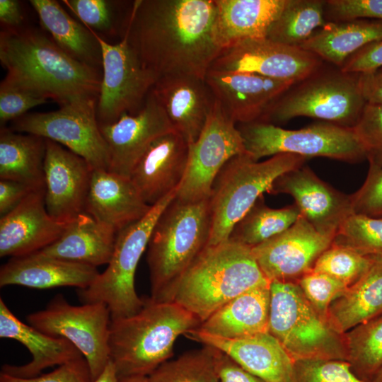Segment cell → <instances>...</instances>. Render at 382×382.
I'll use <instances>...</instances> for the list:
<instances>
[{
    "label": "cell",
    "instance_id": "44",
    "mask_svg": "<svg viewBox=\"0 0 382 382\" xmlns=\"http://www.w3.org/2000/svg\"><path fill=\"white\" fill-rule=\"evenodd\" d=\"M369 163H382V104L366 103L353 127Z\"/></svg>",
    "mask_w": 382,
    "mask_h": 382
},
{
    "label": "cell",
    "instance_id": "6",
    "mask_svg": "<svg viewBox=\"0 0 382 382\" xmlns=\"http://www.w3.org/2000/svg\"><path fill=\"white\" fill-rule=\"evenodd\" d=\"M308 158L279 154L264 161L248 154L231 158L216 177L209 196L212 229L207 246L228 240L235 224L248 212L274 181L283 173L305 165Z\"/></svg>",
    "mask_w": 382,
    "mask_h": 382
},
{
    "label": "cell",
    "instance_id": "41",
    "mask_svg": "<svg viewBox=\"0 0 382 382\" xmlns=\"http://www.w3.org/2000/svg\"><path fill=\"white\" fill-rule=\"evenodd\" d=\"M291 382H368L357 377L345 360L301 359L294 361Z\"/></svg>",
    "mask_w": 382,
    "mask_h": 382
},
{
    "label": "cell",
    "instance_id": "26",
    "mask_svg": "<svg viewBox=\"0 0 382 382\" xmlns=\"http://www.w3.org/2000/svg\"><path fill=\"white\" fill-rule=\"evenodd\" d=\"M129 178L94 169L85 212L117 233L151 210Z\"/></svg>",
    "mask_w": 382,
    "mask_h": 382
},
{
    "label": "cell",
    "instance_id": "15",
    "mask_svg": "<svg viewBox=\"0 0 382 382\" xmlns=\"http://www.w3.org/2000/svg\"><path fill=\"white\" fill-rule=\"evenodd\" d=\"M323 60L299 47L269 39H248L224 50L209 70L241 71L298 83L319 69Z\"/></svg>",
    "mask_w": 382,
    "mask_h": 382
},
{
    "label": "cell",
    "instance_id": "38",
    "mask_svg": "<svg viewBox=\"0 0 382 382\" xmlns=\"http://www.w3.org/2000/svg\"><path fill=\"white\" fill-rule=\"evenodd\" d=\"M147 377L149 382H218L215 348L204 345L187 352L166 361Z\"/></svg>",
    "mask_w": 382,
    "mask_h": 382
},
{
    "label": "cell",
    "instance_id": "22",
    "mask_svg": "<svg viewBox=\"0 0 382 382\" xmlns=\"http://www.w3.org/2000/svg\"><path fill=\"white\" fill-rule=\"evenodd\" d=\"M175 131L188 144L201 134L216 102L205 79L185 74L158 78L151 90Z\"/></svg>",
    "mask_w": 382,
    "mask_h": 382
},
{
    "label": "cell",
    "instance_id": "48",
    "mask_svg": "<svg viewBox=\"0 0 382 382\" xmlns=\"http://www.w3.org/2000/svg\"><path fill=\"white\" fill-rule=\"evenodd\" d=\"M0 382H92L89 366L83 357L58 366L47 374L20 378L0 373Z\"/></svg>",
    "mask_w": 382,
    "mask_h": 382
},
{
    "label": "cell",
    "instance_id": "52",
    "mask_svg": "<svg viewBox=\"0 0 382 382\" xmlns=\"http://www.w3.org/2000/svg\"><path fill=\"white\" fill-rule=\"evenodd\" d=\"M358 82L366 103L382 104V67L370 72L358 74Z\"/></svg>",
    "mask_w": 382,
    "mask_h": 382
},
{
    "label": "cell",
    "instance_id": "28",
    "mask_svg": "<svg viewBox=\"0 0 382 382\" xmlns=\"http://www.w3.org/2000/svg\"><path fill=\"white\" fill-rule=\"evenodd\" d=\"M117 233L84 212L67 224L56 241L35 253L97 267L110 262Z\"/></svg>",
    "mask_w": 382,
    "mask_h": 382
},
{
    "label": "cell",
    "instance_id": "34",
    "mask_svg": "<svg viewBox=\"0 0 382 382\" xmlns=\"http://www.w3.org/2000/svg\"><path fill=\"white\" fill-rule=\"evenodd\" d=\"M46 139L1 127L0 130V180L45 187Z\"/></svg>",
    "mask_w": 382,
    "mask_h": 382
},
{
    "label": "cell",
    "instance_id": "47",
    "mask_svg": "<svg viewBox=\"0 0 382 382\" xmlns=\"http://www.w3.org/2000/svg\"><path fill=\"white\" fill-rule=\"evenodd\" d=\"M327 22L356 19L382 21V0H328L325 1Z\"/></svg>",
    "mask_w": 382,
    "mask_h": 382
},
{
    "label": "cell",
    "instance_id": "56",
    "mask_svg": "<svg viewBox=\"0 0 382 382\" xmlns=\"http://www.w3.org/2000/svg\"><path fill=\"white\" fill-rule=\"evenodd\" d=\"M369 382H382V369L377 373L374 378Z\"/></svg>",
    "mask_w": 382,
    "mask_h": 382
},
{
    "label": "cell",
    "instance_id": "39",
    "mask_svg": "<svg viewBox=\"0 0 382 382\" xmlns=\"http://www.w3.org/2000/svg\"><path fill=\"white\" fill-rule=\"evenodd\" d=\"M332 243L382 262V219L353 214L341 225Z\"/></svg>",
    "mask_w": 382,
    "mask_h": 382
},
{
    "label": "cell",
    "instance_id": "14",
    "mask_svg": "<svg viewBox=\"0 0 382 382\" xmlns=\"http://www.w3.org/2000/svg\"><path fill=\"white\" fill-rule=\"evenodd\" d=\"M243 153V140L236 123L216 100L201 134L188 144L187 169L175 197L185 202L209 198L221 169L231 158Z\"/></svg>",
    "mask_w": 382,
    "mask_h": 382
},
{
    "label": "cell",
    "instance_id": "18",
    "mask_svg": "<svg viewBox=\"0 0 382 382\" xmlns=\"http://www.w3.org/2000/svg\"><path fill=\"white\" fill-rule=\"evenodd\" d=\"M100 129L109 149V171L127 178L157 138L175 131L152 91L137 113L124 114Z\"/></svg>",
    "mask_w": 382,
    "mask_h": 382
},
{
    "label": "cell",
    "instance_id": "10",
    "mask_svg": "<svg viewBox=\"0 0 382 382\" xmlns=\"http://www.w3.org/2000/svg\"><path fill=\"white\" fill-rule=\"evenodd\" d=\"M237 127L245 153L255 161L279 154L307 158L325 157L351 163L367 159L365 148L350 127L324 122L291 130L260 121L239 124Z\"/></svg>",
    "mask_w": 382,
    "mask_h": 382
},
{
    "label": "cell",
    "instance_id": "29",
    "mask_svg": "<svg viewBox=\"0 0 382 382\" xmlns=\"http://www.w3.org/2000/svg\"><path fill=\"white\" fill-rule=\"evenodd\" d=\"M216 41L222 49L248 39L266 38L286 0H214Z\"/></svg>",
    "mask_w": 382,
    "mask_h": 382
},
{
    "label": "cell",
    "instance_id": "8",
    "mask_svg": "<svg viewBox=\"0 0 382 382\" xmlns=\"http://www.w3.org/2000/svg\"><path fill=\"white\" fill-rule=\"evenodd\" d=\"M366 102L358 74L321 67L282 95L259 120L282 124L297 117H308L353 128Z\"/></svg>",
    "mask_w": 382,
    "mask_h": 382
},
{
    "label": "cell",
    "instance_id": "32",
    "mask_svg": "<svg viewBox=\"0 0 382 382\" xmlns=\"http://www.w3.org/2000/svg\"><path fill=\"white\" fill-rule=\"evenodd\" d=\"M40 24L53 41L67 54L88 66L99 69L102 52L95 31L84 27L55 0H30Z\"/></svg>",
    "mask_w": 382,
    "mask_h": 382
},
{
    "label": "cell",
    "instance_id": "51",
    "mask_svg": "<svg viewBox=\"0 0 382 382\" xmlns=\"http://www.w3.org/2000/svg\"><path fill=\"white\" fill-rule=\"evenodd\" d=\"M34 190L36 189L23 183L0 180L1 216L16 208Z\"/></svg>",
    "mask_w": 382,
    "mask_h": 382
},
{
    "label": "cell",
    "instance_id": "24",
    "mask_svg": "<svg viewBox=\"0 0 382 382\" xmlns=\"http://www.w3.org/2000/svg\"><path fill=\"white\" fill-rule=\"evenodd\" d=\"M185 335L222 351L265 382L292 381L294 361L269 332L227 339L203 332L197 328Z\"/></svg>",
    "mask_w": 382,
    "mask_h": 382
},
{
    "label": "cell",
    "instance_id": "36",
    "mask_svg": "<svg viewBox=\"0 0 382 382\" xmlns=\"http://www.w3.org/2000/svg\"><path fill=\"white\" fill-rule=\"evenodd\" d=\"M325 1L286 0L270 26L267 38L281 44L299 47L327 23Z\"/></svg>",
    "mask_w": 382,
    "mask_h": 382
},
{
    "label": "cell",
    "instance_id": "31",
    "mask_svg": "<svg viewBox=\"0 0 382 382\" xmlns=\"http://www.w3.org/2000/svg\"><path fill=\"white\" fill-rule=\"evenodd\" d=\"M382 39V21L356 19L327 22L299 47L340 69L365 45Z\"/></svg>",
    "mask_w": 382,
    "mask_h": 382
},
{
    "label": "cell",
    "instance_id": "49",
    "mask_svg": "<svg viewBox=\"0 0 382 382\" xmlns=\"http://www.w3.org/2000/svg\"><path fill=\"white\" fill-rule=\"evenodd\" d=\"M382 67V39L372 42L351 55L340 69L349 74H362Z\"/></svg>",
    "mask_w": 382,
    "mask_h": 382
},
{
    "label": "cell",
    "instance_id": "33",
    "mask_svg": "<svg viewBox=\"0 0 382 382\" xmlns=\"http://www.w3.org/2000/svg\"><path fill=\"white\" fill-rule=\"evenodd\" d=\"M382 313V262H377L330 305L328 320L339 333Z\"/></svg>",
    "mask_w": 382,
    "mask_h": 382
},
{
    "label": "cell",
    "instance_id": "46",
    "mask_svg": "<svg viewBox=\"0 0 382 382\" xmlns=\"http://www.w3.org/2000/svg\"><path fill=\"white\" fill-rule=\"evenodd\" d=\"M64 2L91 30L115 33V13L112 1L106 0H65Z\"/></svg>",
    "mask_w": 382,
    "mask_h": 382
},
{
    "label": "cell",
    "instance_id": "40",
    "mask_svg": "<svg viewBox=\"0 0 382 382\" xmlns=\"http://www.w3.org/2000/svg\"><path fill=\"white\" fill-rule=\"evenodd\" d=\"M376 262L351 248L332 243L318 258L312 270L326 274L348 287Z\"/></svg>",
    "mask_w": 382,
    "mask_h": 382
},
{
    "label": "cell",
    "instance_id": "53",
    "mask_svg": "<svg viewBox=\"0 0 382 382\" xmlns=\"http://www.w3.org/2000/svg\"><path fill=\"white\" fill-rule=\"evenodd\" d=\"M23 21V13L18 1L0 0V21L4 29L21 28Z\"/></svg>",
    "mask_w": 382,
    "mask_h": 382
},
{
    "label": "cell",
    "instance_id": "3",
    "mask_svg": "<svg viewBox=\"0 0 382 382\" xmlns=\"http://www.w3.org/2000/svg\"><path fill=\"white\" fill-rule=\"evenodd\" d=\"M200 325L194 314L177 303L150 297L137 313L111 320L110 359L118 377L148 376L171 357L180 335Z\"/></svg>",
    "mask_w": 382,
    "mask_h": 382
},
{
    "label": "cell",
    "instance_id": "19",
    "mask_svg": "<svg viewBox=\"0 0 382 382\" xmlns=\"http://www.w3.org/2000/svg\"><path fill=\"white\" fill-rule=\"evenodd\" d=\"M93 170L83 158L46 139L45 202L54 220L68 224L85 212Z\"/></svg>",
    "mask_w": 382,
    "mask_h": 382
},
{
    "label": "cell",
    "instance_id": "12",
    "mask_svg": "<svg viewBox=\"0 0 382 382\" xmlns=\"http://www.w3.org/2000/svg\"><path fill=\"white\" fill-rule=\"evenodd\" d=\"M27 320L29 325L45 334L71 342L86 359L92 382L110 359L111 315L103 303L74 306L58 294L45 309L29 314Z\"/></svg>",
    "mask_w": 382,
    "mask_h": 382
},
{
    "label": "cell",
    "instance_id": "9",
    "mask_svg": "<svg viewBox=\"0 0 382 382\" xmlns=\"http://www.w3.org/2000/svg\"><path fill=\"white\" fill-rule=\"evenodd\" d=\"M174 190L157 204L141 219L117 233L111 259L86 289H79L83 303L100 302L110 310L111 320L137 313L144 304L136 291L134 277L139 260L148 246L154 224L166 207L175 197Z\"/></svg>",
    "mask_w": 382,
    "mask_h": 382
},
{
    "label": "cell",
    "instance_id": "25",
    "mask_svg": "<svg viewBox=\"0 0 382 382\" xmlns=\"http://www.w3.org/2000/svg\"><path fill=\"white\" fill-rule=\"evenodd\" d=\"M0 337L17 340L32 355L31 361L27 364L1 366V373L13 376L33 378L48 367L60 366L83 357L66 339L49 335L18 320L2 298H0Z\"/></svg>",
    "mask_w": 382,
    "mask_h": 382
},
{
    "label": "cell",
    "instance_id": "42",
    "mask_svg": "<svg viewBox=\"0 0 382 382\" xmlns=\"http://www.w3.org/2000/svg\"><path fill=\"white\" fill-rule=\"evenodd\" d=\"M297 283L311 306L328 321L331 303L347 288L335 278L313 270L301 277Z\"/></svg>",
    "mask_w": 382,
    "mask_h": 382
},
{
    "label": "cell",
    "instance_id": "45",
    "mask_svg": "<svg viewBox=\"0 0 382 382\" xmlns=\"http://www.w3.org/2000/svg\"><path fill=\"white\" fill-rule=\"evenodd\" d=\"M350 198L353 214L382 219V163H369L365 181Z\"/></svg>",
    "mask_w": 382,
    "mask_h": 382
},
{
    "label": "cell",
    "instance_id": "17",
    "mask_svg": "<svg viewBox=\"0 0 382 382\" xmlns=\"http://www.w3.org/2000/svg\"><path fill=\"white\" fill-rule=\"evenodd\" d=\"M267 193L291 196L301 215L317 231L332 238L353 214L350 195L344 194L321 180L306 165L279 176Z\"/></svg>",
    "mask_w": 382,
    "mask_h": 382
},
{
    "label": "cell",
    "instance_id": "7",
    "mask_svg": "<svg viewBox=\"0 0 382 382\" xmlns=\"http://www.w3.org/2000/svg\"><path fill=\"white\" fill-rule=\"evenodd\" d=\"M268 332L294 361H347L343 334L316 311L297 282H270Z\"/></svg>",
    "mask_w": 382,
    "mask_h": 382
},
{
    "label": "cell",
    "instance_id": "35",
    "mask_svg": "<svg viewBox=\"0 0 382 382\" xmlns=\"http://www.w3.org/2000/svg\"><path fill=\"white\" fill-rule=\"evenodd\" d=\"M300 216L295 204L272 209L262 195L235 224L228 240L252 248L285 231Z\"/></svg>",
    "mask_w": 382,
    "mask_h": 382
},
{
    "label": "cell",
    "instance_id": "27",
    "mask_svg": "<svg viewBox=\"0 0 382 382\" xmlns=\"http://www.w3.org/2000/svg\"><path fill=\"white\" fill-rule=\"evenodd\" d=\"M97 267L33 253L11 257L0 269V286L19 285L32 289L59 286L88 288L99 274Z\"/></svg>",
    "mask_w": 382,
    "mask_h": 382
},
{
    "label": "cell",
    "instance_id": "55",
    "mask_svg": "<svg viewBox=\"0 0 382 382\" xmlns=\"http://www.w3.org/2000/svg\"><path fill=\"white\" fill-rule=\"evenodd\" d=\"M119 382H149L145 376H129L119 378Z\"/></svg>",
    "mask_w": 382,
    "mask_h": 382
},
{
    "label": "cell",
    "instance_id": "1",
    "mask_svg": "<svg viewBox=\"0 0 382 382\" xmlns=\"http://www.w3.org/2000/svg\"><path fill=\"white\" fill-rule=\"evenodd\" d=\"M215 17L214 0H136L122 37L158 78L185 74L205 79L222 52Z\"/></svg>",
    "mask_w": 382,
    "mask_h": 382
},
{
    "label": "cell",
    "instance_id": "50",
    "mask_svg": "<svg viewBox=\"0 0 382 382\" xmlns=\"http://www.w3.org/2000/svg\"><path fill=\"white\" fill-rule=\"evenodd\" d=\"M215 361L218 382H265L216 348Z\"/></svg>",
    "mask_w": 382,
    "mask_h": 382
},
{
    "label": "cell",
    "instance_id": "30",
    "mask_svg": "<svg viewBox=\"0 0 382 382\" xmlns=\"http://www.w3.org/2000/svg\"><path fill=\"white\" fill-rule=\"evenodd\" d=\"M270 284L248 290L214 312L199 330L227 339L268 332Z\"/></svg>",
    "mask_w": 382,
    "mask_h": 382
},
{
    "label": "cell",
    "instance_id": "43",
    "mask_svg": "<svg viewBox=\"0 0 382 382\" xmlns=\"http://www.w3.org/2000/svg\"><path fill=\"white\" fill-rule=\"evenodd\" d=\"M48 98L33 90L4 79L0 84V122L13 121L34 108L47 102Z\"/></svg>",
    "mask_w": 382,
    "mask_h": 382
},
{
    "label": "cell",
    "instance_id": "11",
    "mask_svg": "<svg viewBox=\"0 0 382 382\" xmlns=\"http://www.w3.org/2000/svg\"><path fill=\"white\" fill-rule=\"evenodd\" d=\"M96 98H81L48 112L26 113L11 129L53 141L83 158L93 169L109 170L110 154L97 118Z\"/></svg>",
    "mask_w": 382,
    "mask_h": 382
},
{
    "label": "cell",
    "instance_id": "16",
    "mask_svg": "<svg viewBox=\"0 0 382 382\" xmlns=\"http://www.w3.org/2000/svg\"><path fill=\"white\" fill-rule=\"evenodd\" d=\"M334 238L317 231L301 215L285 231L252 248L260 270L271 282H297L311 272Z\"/></svg>",
    "mask_w": 382,
    "mask_h": 382
},
{
    "label": "cell",
    "instance_id": "37",
    "mask_svg": "<svg viewBox=\"0 0 382 382\" xmlns=\"http://www.w3.org/2000/svg\"><path fill=\"white\" fill-rule=\"evenodd\" d=\"M347 361L361 380L371 381L382 369V313L343 334Z\"/></svg>",
    "mask_w": 382,
    "mask_h": 382
},
{
    "label": "cell",
    "instance_id": "21",
    "mask_svg": "<svg viewBox=\"0 0 382 382\" xmlns=\"http://www.w3.org/2000/svg\"><path fill=\"white\" fill-rule=\"evenodd\" d=\"M45 187L33 190L0 219V256L17 257L35 253L56 241L67 224L47 213Z\"/></svg>",
    "mask_w": 382,
    "mask_h": 382
},
{
    "label": "cell",
    "instance_id": "13",
    "mask_svg": "<svg viewBox=\"0 0 382 382\" xmlns=\"http://www.w3.org/2000/svg\"><path fill=\"white\" fill-rule=\"evenodd\" d=\"M95 34L102 52L96 113L99 125L103 126L114 123L124 114L137 113L158 77L144 66L125 37L110 44Z\"/></svg>",
    "mask_w": 382,
    "mask_h": 382
},
{
    "label": "cell",
    "instance_id": "23",
    "mask_svg": "<svg viewBox=\"0 0 382 382\" xmlns=\"http://www.w3.org/2000/svg\"><path fill=\"white\" fill-rule=\"evenodd\" d=\"M188 144L177 131L157 138L135 165L130 180L149 206L180 187L187 166Z\"/></svg>",
    "mask_w": 382,
    "mask_h": 382
},
{
    "label": "cell",
    "instance_id": "54",
    "mask_svg": "<svg viewBox=\"0 0 382 382\" xmlns=\"http://www.w3.org/2000/svg\"><path fill=\"white\" fill-rule=\"evenodd\" d=\"M93 382H119L117 370L110 359L102 373Z\"/></svg>",
    "mask_w": 382,
    "mask_h": 382
},
{
    "label": "cell",
    "instance_id": "2",
    "mask_svg": "<svg viewBox=\"0 0 382 382\" xmlns=\"http://www.w3.org/2000/svg\"><path fill=\"white\" fill-rule=\"evenodd\" d=\"M0 61L5 79L37 91L62 105L81 98H98L102 74L64 52L34 28L4 29Z\"/></svg>",
    "mask_w": 382,
    "mask_h": 382
},
{
    "label": "cell",
    "instance_id": "5",
    "mask_svg": "<svg viewBox=\"0 0 382 382\" xmlns=\"http://www.w3.org/2000/svg\"><path fill=\"white\" fill-rule=\"evenodd\" d=\"M212 229L209 199L185 202L175 197L154 226L147 246L150 298L170 301L181 275L207 247Z\"/></svg>",
    "mask_w": 382,
    "mask_h": 382
},
{
    "label": "cell",
    "instance_id": "4",
    "mask_svg": "<svg viewBox=\"0 0 382 382\" xmlns=\"http://www.w3.org/2000/svg\"><path fill=\"white\" fill-rule=\"evenodd\" d=\"M270 284L252 248L228 240L204 248L177 282L170 301L202 323L237 296Z\"/></svg>",
    "mask_w": 382,
    "mask_h": 382
},
{
    "label": "cell",
    "instance_id": "20",
    "mask_svg": "<svg viewBox=\"0 0 382 382\" xmlns=\"http://www.w3.org/2000/svg\"><path fill=\"white\" fill-rule=\"evenodd\" d=\"M205 81L224 112L236 124L259 121L296 83L249 72L216 70H209Z\"/></svg>",
    "mask_w": 382,
    "mask_h": 382
}]
</instances>
